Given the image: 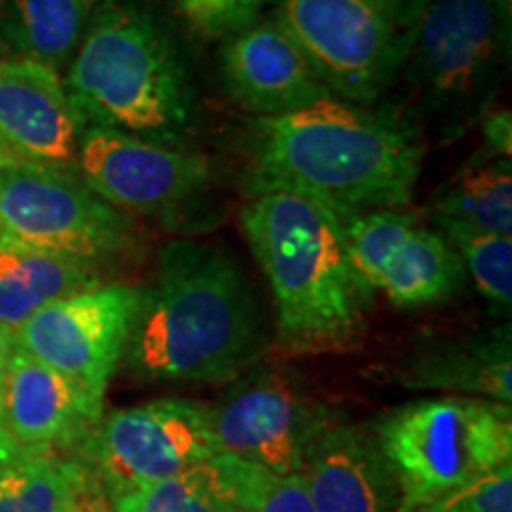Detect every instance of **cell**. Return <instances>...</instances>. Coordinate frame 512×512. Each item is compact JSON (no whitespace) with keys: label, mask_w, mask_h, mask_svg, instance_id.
I'll return each mask as SVG.
<instances>
[{"label":"cell","mask_w":512,"mask_h":512,"mask_svg":"<svg viewBox=\"0 0 512 512\" xmlns=\"http://www.w3.org/2000/svg\"><path fill=\"white\" fill-rule=\"evenodd\" d=\"M425 147L394 112L328 98L256 119L247 138L252 195L292 192L342 219L411 202Z\"/></svg>","instance_id":"obj_1"},{"label":"cell","mask_w":512,"mask_h":512,"mask_svg":"<svg viewBox=\"0 0 512 512\" xmlns=\"http://www.w3.org/2000/svg\"><path fill=\"white\" fill-rule=\"evenodd\" d=\"M266 328L247 275L223 249L169 242L145 287L126 363L143 380L228 382L254 366Z\"/></svg>","instance_id":"obj_2"},{"label":"cell","mask_w":512,"mask_h":512,"mask_svg":"<svg viewBox=\"0 0 512 512\" xmlns=\"http://www.w3.org/2000/svg\"><path fill=\"white\" fill-rule=\"evenodd\" d=\"M240 226L271 285L280 344L292 354L354 347L373 294L351 264L342 216L292 192H264L242 209Z\"/></svg>","instance_id":"obj_3"},{"label":"cell","mask_w":512,"mask_h":512,"mask_svg":"<svg viewBox=\"0 0 512 512\" xmlns=\"http://www.w3.org/2000/svg\"><path fill=\"white\" fill-rule=\"evenodd\" d=\"M64 88L86 126L188 147L197 95L174 36L138 5H107L83 34Z\"/></svg>","instance_id":"obj_4"},{"label":"cell","mask_w":512,"mask_h":512,"mask_svg":"<svg viewBox=\"0 0 512 512\" xmlns=\"http://www.w3.org/2000/svg\"><path fill=\"white\" fill-rule=\"evenodd\" d=\"M373 434L399 484V512L420 510L512 463V411L489 399L413 401L384 415Z\"/></svg>","instance_id":"obj_5"},{"label":"cell","mask_w":512,"mask_h":512,"mask_svg":"<svg viewBox=\"0 0 512 512\" xmlns=\"http://www.w3.org/2000/svg\"><path fill=\"white\" fill-rule=\"evenodd\" d=\"M510 57V0H425L406 67L437 126L453 140L491 110Z\"/></svg>","instance_id":"obj_6"},{"label":"cell","mask_w":512,"mask_h":512,"mask_svg":"<svg viewBox=\"0 0 512 512\" xmlns=\"http://www.w3.org/2000/svg\"><path fill=\"white\" fill-rule=\"evenodd\" d=\"M425 0H280L275 19L332 98L370 105L406 67Z\"/></svg>","instance_id":"obj_7"},{"label":"cell","mask_w":512,"mask_h":512,"mask_svg":"<svg viewBox=\"0 0 512 512\" xmlns=\"http://www.w3.org/2000/svg\"><path fill=\"white\" fill-rule=\"evenodd\" d=\"M0 233L100 268L138 242L131 216L100 200L74 174L41 166L0 171Z\"/></svg>","instance_id":"obj_8"},{"label":"cell","mask_w":512,"mask_h":512,"mask_svg":"<svg viewBox=\"0 0 512 512\" xmlns=\"http://www.w3.org/2000/svg\"><path fill=\"white\" fill-rule=\"evenodd\" d=\"M219 451L209 406L157 399L102 415L91 439L74 453L107 498L195 470Z\"/></svg>","instance_id":"obj_9"},{"label":"cell","mask_w":512,"mask_h":512,"mask_svg":"<svg viewBox=\"0 0 512 512\" xmlns=\"http://www.w3.org/2000/svg\"><path fill=\"white\" fill-rule=\"evenodd\" d=\"M145 287L102 283L57 299L17 330V347L105 396L136 330Z\"/></svg>","instance_id":"obj_10"},{"label":"cell","mask_w":512,"mask_h":512,"mask_svg":"<svg viewBox=\"0 0 512 512\" xmlns=\"http://www.w3.org/2000/svg\"><path fill=\"white\" fill-rule=\"evenodd\" d=\"M76 178L128 216H169L207 188L209 164L192 147L86 126L76 152Z\"/></svg>","instance_id":"obj_11"},{"label":"cell","mask_w":512,"mask_h":512,"mask_svg":"<svg viewBox=\"0 0 512 512\" xmlns=\"http://www.w3.org/2000/svg\"><path fill=\"white\" fill-rule=\"evenodd\" d=\"M209 420L221 453L275 475H302L306 453L330 413L278 370L249 368L216 406H209Z\"/></svg>","instance_id":"obj_12"},{"label":"cell","mask_w":512,"mask_h":512,"mask_svg":"<svg viewBox=\"0 0 512 512\" xmlns=\"http://www.w3.org/2000/svg\"><path fill=\"white\" fill-rule=\"evenodd\" d=\"M351 264L370 294L403 309L444 302L463 278L456 249L406 209L368 211L344 219Z\"/></svg>","instance_id":"obj_13"},{"label":"cell","mask_w":512,"mask_h":512,"mask_svg":"<svg viewBox=\"0 0 512 512\" xmlns=\"http://www.w3.org/2000/svg\"><path fill=\"white\" fill-rule=\"evenodd\" d=\"M0 413L19 451L74 456L105 415V396L17 349L3 382Z\"/></svg>","instance_id":"obj_14"},{"label":"cell","mask_w":512,"mask_h":512,"mask_svg":"<svg viewBox=\"0 0 512 512\" xmlns=\"http://www.w3.org/2000/svg\"><path fill=\"white\" fill-rule=\"evenodd\" d=\"M83 128L60 72L29 60H0V138L24 164L76 176Z\"/></svg>","instance_id":"obj_15"},{"label":"cell","mask_w":512,"mask_h":512,"mask_svg":"<svg viewBox=\"0 0 512 512\" xmlns=\"http://www.w3.org/2000/svg\"><path fill=\"white\" fill-rule=\"evenodd\" d=\"M226 91L259 119L283 117L332 98L278 19H259L221 50Z\"/></svg>","instance_id":"obj_16"},{"label":"cell","mask_w":512,"mask_h":512,"mask_svg":"<svg viewBox=\"0 0 512 512\" xmlns=\"http://www.w3.org/2000/svg\"><path fill=\"white\" fill-rule=\"evenodd\" d=\"M313 512H399V484L375 434L328 420L302 470Z\"/></svg>","instance_id":"obj_17"},{"label":"cell","mask_w":512,"mask_h":512,"mask_svg":"<svg viewBox=\"0 0 512 512\" xmlns=\"http://www.w3.org/2000/svg\"><path fill=\"white\" fill-rule=\"evenodd\" d=\"M396 380L411 389L453 392L498 403L512 401L510 332L427 344L408 358Z\"/></svg>","instance_id":"obj_18"},{"label":"cell","mask_w":512,"mask_h":512,"mask_svg":"<svg viewBox=\"0 0 512 512\" xmlns=\"http://www.w3.org/2000/svg\"><path fill=\"white\" fill-rule=\"evenodd\" d=\"M102 283L100 266L43 252L0 233V325L15 335L48 304Z\"/></svg>","instance_id":"obj_19"},{"label":"cell","mask_w":512,"mask_h":512,"mask_svg":"<svg viewBox=\"0 0 512 512\" xmlns=\"http://www.w3.org/2000/svg\"><path fill=\"white\" fill-rule=\"evenodd\" d=\"M88 0H0V60L69 67L88 27Z\"/></svg>","instance_id":"obj_20"},{"label":"cell","mask_w":512,"mask_h":512,"mask_svg":"<svg viewBox=\"0 0 512 512\" xmlns=\"http://www.w3.org/2000/svg\"><path fill=\"white\" fill-rule=\"evenodd\" d=\"M102 496L76 456L22 451L0 465V512H88Z\"/></svg>","instance_id":"obj_21"},{"label":"cell","mask_w":512,"mask_h":512,"mask_svg":"<svg viewBox=\"0 0 512 512\" xmlns=\"http://www.w3.org/2000/svg\"><path fill=\"white\" fill-rule=\"evenodd\" d=\"M432 226H456L512 238L510 159L491 152L472 159L434 200Z\"/></svg>","instance_id":"obj_22"},{"label":"cell","mask_w":512,"mask_h":512,"mask_svg":"<svg viewBox=\"0 0 512 512\" xmlns=\"http://www.w3.org/2000/svg\"><path fill=\"white\" fill-rule=\"evenodd\" d=\"M204 465L228 512H313L302 475H275L228 453Z\"/></svg>","instance_id":"obj_23"},{"label":"cell","mask_w":512,"mask_h":512,"mask_svg":"<svg viewBox=\"0 0 512 512\" xmlns=\"http://www.w3.org/2000/svg\"><path fill=\"white\" fill-rule=\"evenodd\" d=\"M434 228V226H432ZM456 249L460 264L489 302L510 309L512 302V238L475 233L456 226L434 228Z\"/></svg>","instance_id":"obj_24"},{"label":"cell","mask_w":512,"mask_h":512,"mask_svg":"<svg viewBox=\"0 0 512 512\" xmlns=\"http://www.w3.org/2000/svg\"><path fill=\"white\" fill-rule=\"evenodd\" d=\"M112 512H228L207 465L183 475L140 484L110 498Z\"/></svg>","instance_id":"obj_25"},{"label":"cell","mask_w":512,"mask_h":512,"mask_svg":"<svg viewBox=\"0 0 512 512\" xmlns=\"http://www.w3.org/2000/svg\"><path fill=\"white\" fill-rule=\"evenodd\" d=\"M415 512H512V463L448 491Z\"/></svg>","instance_id":"obj_26"},{"label":"cell","mask_w":512,"mask_h":512,"mask_svg":"<svg viewBox=\"0 0 512 512\" xmlns=\"http://www.w3.org/2000/svg\"><path fill=\"white\" fill-rule=\"evenodd\" d=\"M280 0H183L181 10L200 34L211 38H230L254 22L261 10Z\"/></svg>","instance_id":"obj_27"},{"label":"cell","mask_w":512,"mask_h":512,"mask_svg":"<svg viewBox=\"0 0 512 512\" xmlns=\"http://www.w3.org/2000/svg\"><path fill=\"white\" fill-rule=\"evenodd\" d=\"M486 152L510 159L512 155V114L510 110H489L482 117Z\"/></svg>","instance_id":"obj_28"},{"label":"cell","mask_w":512,"mask_h":512,"mask_svg":"<svg viewBox=\"0 0 512 512\" xmlns=\"http://www.w3.org/2000/svg\"><path fill=\"white\" fill-rule=\"evenodd\" d=\"M17 335L15 332L5 330L3 325H0V382H3V375L5 370H8L12 356L17 354Z\"/></svg>","instance_id":"obj_29"},{"label":"cell","mask_w":512,"mask_h":512,"mask_svg":"<svg viewBox=\"0 0 512 512\" xmlns=\"http://www.w3.org/2000/svg\"><path fill=\"white\" fill-rule=\"evenodd\" d=\"M19 448L15 441H12V437L8 434V430H5V422H3V413H0V465L10 463L12 458L19 456Z\"/></svg>","instance_id":"obj_30"},{"label":"cell","mask_w":512,"mask_h":512,"mask_svg":"<svg viewBox=\"0 0 512 512\" xmlns=\"http://www.w3.org/2000/svg\"><path fill=\"white\" fill-rule=\"evenodd\" d=\"M17 166H29V164H24L22 159H19L15 152H12L10 147L3 143V138H0V171L17 169Z\"/></svg>","instance_id":"obj_31"},{"label":"cell","mask_w":512,"mask_h":512,"mask_svg":"<svg viewBox=\"0 0 512 512\" xmlns=\"http://www.w3.org/2000/svg\"><path fill=\"white\" fill-rule=\"evenodd\" d=\"M102 505V503H100ZM100 505H95V508H91L88 512H100Z\"/></svg>","instance_id":"obj_32"}]
</instances>
